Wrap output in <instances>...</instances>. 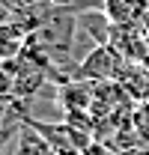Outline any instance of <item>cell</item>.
Returning <instances> with one entry per match:
<instances>
[{"label": "cell", "mask_w": 149, "mask_h": 155, "mask_svg": "<svg viewBox=\"0 0 149 155\" xmlns=\"http://www.w3.org/2000/svg\"><path fill=\"white\" fill-rule=\"evenodd\" d=\"M140 24H143V33H146V39H149V12L143 15V21H140Z\"/></svg>", "instance_id": "cell-10"}, {"label": "cell", "mask_w": 149, "mask_h": 155, "mask_svg": "<svg viewBox=\"0 0 149 155\" xmlns=\"http://www.w3.org/2000/svg\"><path fill=\"white\" fill-rule=\"evenodd\" d=\"M6 107H9V101L0 98V125H3V119H6Z\"/></svg>", "instance_id": "cell-9"}, {"label": "cell", "mask_w": 149, "mask_h": 155, "mask_svg": "<svg viewBox=\"0 0 149 155\" xmlns=\"http://www.w3.org/2000/svg\"><path fill=\"white\" fill-rule=\"evenodd\" d=\"M30 39L45 51V57L54 63L57 69H69L74 72V48H78V15L72 9H60L57 6L48 18L30 33Z\"/></svg>", "instance_id": "cell-1"}, {"label": "cell", "mask_w": 149, "mask_h": 155, "mask_svg": "<svg viewBox=\"0 0 149 155\" xmlns=\"http://www.w3.org/2000/svg\"><path fill=\"white\" fill-rule=\"evenodd\" d=\"M81 155H113V152L108 149V146H104V143H98V140H93V143H90V146H87V149H84Z\"/></svg>", "instance_id": "cell-7"}, {"label": "cell", "mask_w": 149, "mask_h": 155, "mask_svg": "<svg viewBox=\"0 0 149 155\" xmlns=\"http://www.w3.org/2000/svg\"><path fill=\"white\" fill-rule=\"evenodd\" d=\"M104 12L113 24H140L149 12V0H104Z\"/></svg>", "instance_id": "cell-6"}, {"label": "cell", "mask_w": 149, "mask_h": 155, "mask_svg": "<svg viewBox=\"0 0 149 155\" xmlns=\"http://www.w3.org/2000/svg\"><path fill=\"white\" fill-rule=\"evenodd\" d=\"M111 48L125 63H146L149 60V39L143 33V24H113Z\"/></svg>", "instance_id": "cell-4"}, {"label": "cell", "mask_w": 149, "mask_h": 155, "mask_svg": "<svg viewBox=\"0 0 149 155\" xmlns=\"http://www.w3.org/2000/svg\"><path fill=\"white\" fill-rule=\"evenodd\" d=\"M78 36H87L90 48L111 45V36H113V21L108 18V12H104V9L78 12Z\"/></svg>", "instance_id": "cell-5"}, {"label": "cell", "mask_w": 149, "mask_h": 155, "mask_svg": "<svg viewBox=\"0 0 149 155\" xmlns=\"http://www.w3.org/2000/svg\"><path fill=\"white\" fill-rule=\"evenodd\" d=\"M125 69H128V63L119 57L111 45H101V48H93L87 57L78 63L72 78L90 81V84H116V81H122Z\"/></svg>", "instance_id": "cell-2"}, {"label": "cell", "mask_w": 149, "mask_h": 155, "mask_svg": "<svg viewBox=\"0 0 149 155\" xmlns=\"http://www.w3.org/2000/svg\"><path fill=\"white\" fill-rule=\"evenodd\" d=\"M125 155H149V149H131V152H125Z\"/></svg>", "instance_id": "cell-11"}, {"label": "cell", "mask_w": 149, "mask_h": 155, "mask_svg": "<svg viewBox=\"0 0 149 155\" xmlns=\"http://www.w3.org/2000/svg\"><path fill=\"white\" fill-rule=\"evenodd\" d=\"M48 3H51V6H60V9H69V6H72V0H48Z\"/></svg>", "instance_id": "cell-8"}, {"label": "cell", "mask_w": 149, "mask_h": 155, "mask_svg": "<svg viewBox=\"0 0 149 155\" xmlns=\"http://www.w3.org/2000/svg\"><path fill=\"white\" fill-rule=\"evenodd\" d=\"M24 122H27L57 155H81L93 143L90 134H81V128H74L72 122H45V119H30V116H24Z\"/></svg>", "instance_id": "cell-3"}]
</instances>
